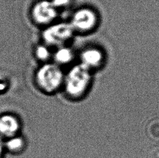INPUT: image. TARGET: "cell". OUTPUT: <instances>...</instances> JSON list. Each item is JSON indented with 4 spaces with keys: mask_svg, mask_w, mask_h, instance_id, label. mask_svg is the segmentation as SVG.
I'll use <instances>...</instances> for the list:
<instances>
[{
    "mask_svg": "<svg viewBox=\"0 0 159 158\" xmlns=\"http://www.w3.org/2000/svg\"><path fill=\"white\" fill-rule=\"evenodd\" d=\"M89 70L80 64L69 70L64 79V86L70 97L78 98L85 94L92 80Z\"/></svg>",
    "mask_w": 159,
    "mask_h": 158,
    "instance_id": "1",
    "label": "cell"
},
{
    "mask_svg": "<svg viewBox=\"0 0 159 158\" xmlns=\"http://www.w3.org/2000/svg\"><path fill=\"white\" fill-rule=\"evenodd\" d=\"M36 80L40 89L50 94L59 89L64 79L63 72L57 65L47 64L39 69Z\"/></svg>",
    "mask_w": 159,
    "mask_h": 158,
    "instance_id": "2",
    "label": "cell"
},
{
    "mask_svg": "<svg viewBox=\"0 0 159 158\" xmlns=\"http://www.w3.org/2000/svg\"><path fill=\"white\" fill-rule=\"evenodd\" d=\"M73 27L71 24L61 22L47 28L43 32V38L45 43L52 46H60L72 37Z\"/></svg>",
    "mask_w": 159,
    "mask_h": 158,
    "instance_id": "3",
    "label": "cell"
},
{
    "mask_svg": "<svg viewBox=\"0 0 159 158\" xmlns=\"http://www.w3.org/2000/svg\"><path fill=\"white\" fill-rule=\"evenodd\" d=\"M71 25L73 29L80 32H88L94 28L97 23V15L89 8H82L73 14Z\"/></svg>",
    "mask_w": 159,
    "mask_h": 158,
    "instance_id": "4",
    "label": "cell"
},
{
    "mask_svg": "<svg viewBox=\"0 0 159 158\" xmlns=\"http://www.w3.org/2000/svg\"><path fill=\"white\" fill-rule=\"evenodd\" d=\"M56 9L52 2L41 0L34 6L32 11V18L39 24H48L56 18Z\"/></svg>",
    "mask_w": 159,
    "mask_h": 158,
    "instance_id": "5",
    "label": "cell"
},
{
    "mask_svg": "<svg viewBox=\"0 0 159 158\" xmlns=\"http://www.w3.org/2000/svg\"><path fill=\"white\" fill-rule=\"evenodd\" d=\"M20 129L21 122L16 116L6 114L0 116V137L4 139L19 134Z\"/></svg>",
    "mask_w": 159,
    "mask_h": 158,
    "instance_id": "6",
    "label": "cell"
},
{
    "mask_svg": "<svg viewBox=\"0 0 159 158\" xmlns=\"http://www.w3.org/2000/svg\"><path fill=\"white\" fill-rule=\"evenodd\" d=\"M80 58L81 64L90 69L100 66L103 61V55L100 50L88 48L82 52Z\"/></svg>",
    "mask_w": 159,
    "mask_h": 158,
    "instance_id": "7",
    "label": "cell"
},
{
    "mask_svg": "<svg viewBox=\"0 0 159 158\" xmlns=\"http://www.w3.org/2000/svg\"><path fill=\"white\" fill-rule=\"evenodd\" d=\"M6 151L12 154H18L24 151L26 146L25 139L20 134L4 139Z\"/></svg>",
    "mask_w": 159,
    "mask_h": 158,
    "instance_id": "8",
    "label": "cell"
},
{
    "mask_svg": "<svg viewBox=\"0 0 159 158\" xmlns=\"http://www.w3.org/2000/svg\"><path fill=\"white\" fill-rule=\"evenodd\" d=\"M55 61L60 64H66L71 61L73 54L71 50L69 47H62L59 48L55 54Z\"/></svg>",
    "mask_w": 159,
    "mask_h": 158,
    "instance_id": "9",
    "label": "cell"
},
{
    "mask_svg": "<svg viewBox=\"0 0 159 158\" xmlns=\"http://www.w3.org/2000/svg\"><path fill=\"white\" fill-rule=\"evenodd\" d=\"M36 56L40 60H45L50 56V52L46 47L43 46H40L36 49Z\"/></svg>",
    "mask_w": 159,
    "mask_h": 158,
    "instance_id": "10",
    "label": "cell"
},
{
    "mask_svg": "<svg viewBox=\"0 0 159 158\" xmlns=\"http://www.w3.org/2000/svg\"><path fill=\"white\" fill-rule=\"evenodd\" d=\"M52 4L55 6V7L57 8H61L66 7L69 4L70 0H52Z\"/></svg>",
    "mask_w": 159,
    "mask_h": 158,
    "instance_id": "11",
    "label": "cell"
},
{
    "mask_svg": "<svg viewBox=\"0 0 159 158\" xmlns=\"http://www.w3.org/2000/svg\"><path fill=\"white\" fill-rule=\"evenodd\" d=\"M6 152L4 146V139L0 137V158H3Z\"/></svg>",
    "mask_w": 159,
    "mask_h": 158,
    "instance_id": "12",
    "label": "cell"
},
{
    "mask_svg": "<svg viewBox=\"0 0 159 158\" xmlns=\"http://www.w3.org/2000/svg\"><path fill=\"white\" fill-rule=\"evenodd\" d=\"M7 81L4 80H3L2 78L0 77V92L4 91V90L7 89Z\"/></svg>",
    "mask_w": 159,
    "mask_h": 158,
    "instance_id": "13",
    "label": "cell"
}]
</instances>
